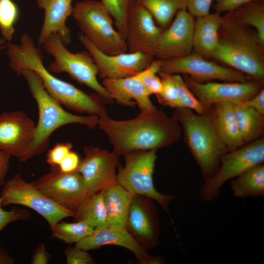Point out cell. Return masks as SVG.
I'll use <instances>...</instances> for the list:
<instances>
[{"label": "cell", "instance_id": "cell-1", "mask_svg": "<svg viewBox=\"0 0 264 264\" xmlns=\"http://www.w3.org/2000/svg\"><path fill=\"white\" fill-rule=\"evenodd\" d=\"M140 111L129 120H115L107 114L99 117L97 125L118 157L135 151L157 150L180 138L181 126L173 116L156 107Z\"/></svg>", "mask_w": 264, "mask_h": 264}, {"label": "cell", "instance_id": "cell-2", "mask_svg": "<svg viewBox=\"0 0 264 264\" xmlns=\"http://www.w3.org/2000/svg\"><path fill=\"white\" fill-rule=\"evenodd\" d=\"M6 48L11 69L18 75L25 69L35 72L48 93L61 105L98 117L107 114L105 103L97 93L87 94L57 78L44 66L42 52L26 32L22 35L19 44L8 43Z\"/></svg>", "mask_w": 264, "mask_h": 264}, {"label": "cell", "instance_id": "cell-3", "mask_svg": "<svg viewBox=\"0 0 264 264\" xmlns=\"http://www.w3.org/2000/svg\"><path fill=\"white\" fill-rule=\"evenodd\" d=\"M253 79L264 81V42L233 11L221 15L213 59Z\"/></svg>", "mask_w": 264, "mask_h": 264}, {"label": "cell", "instance_id": "cell-4", "mask_svg": "<svg viewBox=\"0 0 264 264\" xmlns=\"http://www.w3.org/2000/svg\"><path fill=\"white\" fill-rule=\"evenodd\" d=\"M173 116L183 131V139L198 166L203 181L217 172L222 156L228 150L218 135L207 114H199L193 110L175 108Z\"/></svg>", "mask_w": 264, "mask_h": 264}, {"label": "cell", "instance_id": "cell-5", "mask_svg": "<svg viewBox=\"0 0 264 264\" xmlns=\"http://www.w3.org/2000/svg\"><path fill=\"white\" fill-rule=\"evenodd\" d=\"M20 75L25 78L39 111L34 138L25 161L42 154L48 145L51 135L62 126L77 123L94 129L97 125L99 117L96 115H77L64 110L48 93L41 79L33 71L25 69Z\"/></svg>", "mask_w": 264, "mask_h": 264}, {"label": "cell", "instance_id": "cell-6", "mask_svg": "<svg viewBox=\"0 0 264 264\" xmlns=\"http://www.w3.org/2000/svg\"><path fill=\"white\" fill-rule=\"evenodd\" d=\"M71 16L85 37L102 52L113 55L127 51L125 39L114 28L113 18L101 0L77 2Z\"/></svg>", "mask_w": 264, "mask_h": 264}, {"label": "cell", "instance_id": "cell-7", "mask_svg": "<svg viewBox=\"0 0 264 264\" xmlns=\"http://www.w3.org/2000/svg\"><path fill=\"white\" fill-rule=\"evenodd\" d=\"M42 45L46 52L54 59L48 66L50 72H66L80 84L94 91L105 103H113L114 100L109 92L98 81L97 66L88 50L70 52L57 34L50 35Z\"/></svg>", "mask_w": 264, "mask_h": 264}, {"label": "cell", "instance_id": "cell-8", "mask_svg": "<svg viewBox=\"0 0 264 264\" xmlns=\"http://www.w3.org/2000/svg\"><path fill=\"white\" fill-rule=\"evenodd\" d=\"M156 151H135L124 155L125 164L124 167L118 166L117 182L132 195L144 196L156 201L168 212L170 202L176 196L162 194L155 188L153 173Z\"/></svg>", "mask_w": 264, "mask_h": 264}, {"label": "cell", "instance_id": "cell-9", "mask_svg": "<svg viewBox=\"0 0 264 264\" xmlns=\"http://www.w3.org/2000/svg\"><path fill=\"white\" fill-rule=\"evenodd\" d=\"M264 162V137L225 153L219 169L199 188L203 201H212L219 195L222 186L249 168Z\"/></svg>", "mask_w": 264, "mask_h": 264}, {"label": "cell", "instance_id": "cell-10", "mask_svg": "<svg viewBox=\"0 0 264 264\" xmlns=\"http://www.w3.org/2000/svg\"><path fill=\"white\" fill-rule=\"evenodd\" d=\"M1 205L18 204L28 207L42 216L50 226L67 218H76L75 211L66 208L44 195L33 184L18 174L2 186Z\"/></svg>", "mask_w": 264, "mask_h": 264}, {"label": "cell", "instance_id": "cell-11", "mask_svg": "<svg viewBox=\"0 0 264 264\" xmlns=\"http://www.w3.org/2000/svg\"><path fill=\"white\" fill-rule=\"evenodd\" d=\"M159 72L169 74H185L201 83L216 80L245 82L254 79L235 69L212 62L193 52L182 57L161 60Z\"/></svg>", "mask_w": 264, "mask_h": 264}, {"label": "cell", "instance_id": "cell-12", "mask_svg": "<svg viewBox=\"0 0 264 264\" xmlns=\"http://www.w3.org/2000/svg\"><path fill=\"white\" fill-rule=\"evenodd\" d=\"M44 195L58 204L76 212L91 195L77 171L64 173L58 167L32 182Z\"/></svg>", "mask_w": 264, "mask_h": 264}, {"label": "cell", "instance_id": "cell-13", "mask_svg": "<svg viewBox=\"0 0 264 264\" xmlns=\"http://www.w3.org/2000/svg\"><path fill=\"white\" fill-rule=\"evenodd\" d=\"M186 85L200 103L208 110L222 102L237 103L247 100L264 88V81L252 79L245 82L198 83L189 76L181 75Z\"/></svg>", "mask_w": 264, "mask_h": 264}, {"label": "cell", "instance_id": "cell-14", "mask_svg": "<svg viewBox=\"0 0 264 264\" xmlns=\"http://www.w3.org/2000/svg\"><path fill=\"white\" fill-rule=\"evenodd\" d=\"M77 37L90 54L97 66L98 75L103 79H116L135 75L146 68L154 58L139 52L108 55L95 47L82 32L77 34Z\"/></svg>", "mask_w": 264, "mask_h": 264}, {"label": "cell", "instance_id": "cell-15", "mask_svg": "<svg viewBox=\"0 0 264 264\" xmlns=\"http://www.w3.org/2000/svg\"><path fill=\"white\" fill-rule=\"evenodd\" d=\"M36 125L23 111L17 110L0 114V150L22 162L33 143Z\"/></svg>", "mask_w": 264, "mask_h": 264}, {"label": "cell", "instance_id": "cell-16", "mask_svg": "<svg viewBox=\"0 0 264 264\" xmlns=\"http://www.w3.org/2000/svg\"><path fill=\"white\" fill-rule=\"evenodd\" d=\"M162 29L152 15L136 0L127 18L126 43L129 52H139L155 57Z\"/></svg>", "mask_w": 264, "mask_h": 264}, {"label": "cell", "instance_id": "cell-17", "mask_svg": "<svg viewBox=\"0 0 264 264\" xmlns=\"http://www.w3.org/2000/svg\"><path fill=\"white\" fill-rule=\"evenodd\" d=\"M85 157L77 171L82 176L90 195L117 183L116 168L118 156L112 152L92 146L84 148Z\"/></svg>", "mask_w": 264, "mask_h": 264}, {"label": "cell", "instance_id": "cell-18", "mask_svg": "<svg viewBox=\"0 0 264 264\" xmlns=\"http://www.w3.org/2000/svg\"><path fill=\"white\" fill-rule=\"evenodd\" d=\"M126 229L146 249L158 245L160 221L152 199L142 195H132L127 219Z\"/></svg>", "mask_w": 264, "mask_h": 264}, {"label": "cell", "instance_id": "cell-19", "mask_svg": "<svg viewBox=\"0 0 264 264\" xmlns=\"http://www.w3.org/2000/svg\"><path fill=\"white\" fill-rule=\"evenodd\" d=\"M195 20L186 9L178 11L170 25L162 30L155 57L163 60L192 53Z\"/></svg>", "mask_w": 264, "mask_h": 264}, {"label": "cell", "instance_id": "cell-20", "mask_svg": "<svg viewBox=\"0 0 264 264\" xmlns=\"http://www.w3.org/2000/svg\"><path fill=\"white\" fill-rule=\"evenodd\" d=\"M111 244L124 247L135 256L140 264H155L156 256H150L147 249L142 246L125 228L110 226L94 228L93 232L79 242L75 246L88 251Z\"/></svg>", "mask_w": 264, "mask_h": 264}, {"label": "cell", "instance_id": "cell-21", "mask_svg": "<svg viewBox=\"0 0 264 264\" xmlns=\"http://www.w3.org/2000/svg\"><path fill=\"white\" fill-rule=\"evenodd\" d=\"M74 0H36L38 6L44 10V22L38 44L42 45L51 34H57L65 46L71 42V32L66 24L71 16L72 3Z\"/></svg>", "mask_w": 264, "mask_h": 264}, {"label": "cell", "instance_id": "cell-22", "mask_svg": "<svg viewBox=\"0 0 264 264\" xmlns=\"http://www.w3.org/2000/svg\"><path fill=\"white\" fill-rule=\"evenodd\" d=\"M113 99L123 106L133 107L136 104L140 111L154 109L150 94L137 77L103 79L102 84Z\"/></svg>", "mask_w": 264, "mask_h": 264}, {"label": "cell", "instance_id": "cell-23", "mask_svg": "<svg viewBox=\"0 0 264 264\" xmlns=\"http://www.w3.org/2000/svg\"><path fill=\"white\" fill-rule=\"evenodd\" d=\"M210 118L220 138L228 152L245 144L237 124L234 103L222 102L211 106L206 113Z\"/></svg>", "mask_w": 264, "mask_h": 264}, {"label": "cell", "instance_id": "cell-24", "mask_svg": "<svg viewBox=\"0 0 264 264\" xmlns=\"http://www.w3.org/2000/svg\"><path fill=\"white\" fill-rule=\"evenodd\" d=\"M221 15L213 13L196 18L193 33V50L207 60L213 59L219 42V30Z\"/></svg>", "mask_w": 264, "mask_h": 264}, {"label": "cell", "instance_id": "cell-25", "mask_svg": "<svg viewBox=\"0 0 264 264\" xmlns=\"http://www.w3.org/2000/svg\"><path fill=\"white\" fill-rule=\"evenodd\" d=\"M107 226L126 229V221L132 194L117 182L102 190Z\"/></svg>", "mask_w": 264, "mask_h": 264}, {"label": "cell", "instance_id": "cell-26", "mask_svg": "<svg viewBox=\"0 0 264 264\" xmlns=\"http://www.w3.org/2000/svg\"><path fill=\"white\" fill-rule=\"evenodd\" d=\"M234 109L239 129L245 144L264 137V115L242 102L234 103Z\"/></svg>", "mask_w": 264, "mask_h": 264}, {"label": "cell", "instance_id": "cell-27", "mask_svg": "<svg viewBox=\"0 0 264 264\" xmlns=\"http://www.w3.org/2000/svg\"><path fill=\"white\" fill-rule=\"evenodd\" d=\"M230 188L235 197L264 196V165L254 166L230 180Z\"/></svg>", "mask_w": 264, "mask_h": 264}, {"label": "cell", "instance_id": "cell-28", "mask_svg": "<svg viewBox=\"0 0 264 264\" xmlns=\"http://www.w3.org/2000/svg\"><path fill=\"white\" fill-rule=\"evenodd\" d=\"M153 16L157 25L166 29L177 12L187 9V0H136Z\"/></svg>", "mask_w": 264, "mask_h": 264}, {"label": "cell", "instance_id": "cell-29", "mask_svg": "<svg viewBox=\"0 0 264 264\" xmlns=\"http://www.w3.org/2000/svg\"><path fill=\"white\" fill-rule=\"evenodd\" d=\"M76 212L77 221H85L94 228L107 226V213L102 190L91 195Z\"/></svg>", "mask_w": 264, "mask_h": 264}, {"label": "cell", "instance_id": "cell-30", "mask_svg": "<svg viewBox=\"0 0 264 264\" xmlns=\"http://www.w3.org/2000/svg\"><path fill=\"white\" fill-rule=\"evenodd\" d=\"M242 23L256 30L264 42V2L255 0L244 4L232 11Z\"/></svg>", "mask_w": 264, "mask_h": 264}, {"label": "cell", "instance_id": "cell-31", "mask_svg": "<svg viewBox=\"0 0 264 264\" xmlns=\"http://www.w3.org/2000/svg\"><path fill=\"white\" fill-rule=\"evenodd\" d=\"M50 227L52 237L69 244L79 242L90 234L94 229L81 220L73 223L59 221Z\"/></svg>", "mask_w": 264, "mask_h": 264}, {"label": "cell", "instance_id": "cell-32", "mask_svg": "<svg viewBox=\"0 0 264 264\" xmlns=\"http://www.w3.org/2000/svg\"><path fill=\"white\" fill-rule=\"evenodd\" d=\"M19 17L18 7L13 0H0V31L6 41H12Z\"/></svg>", "mask_w": 264, "mask_h": 264}, {"label": "cell", "instance_id": "cell-33", "mask_svg": "<svg viewBox=\"0 0 264 264\" xmlns=\"http://www.w3.org/2000/svg\"><path fill=\"white\" fill-rule=\"evenodd\" d=\"M136 0H101L114 20L116 30L125 39L127 18L130 8Z\"/></svg>", "mask_w": 264, "mask_h": 264}, {"label": "cell", "instance_id": "cell-34", "mask_svg": "<svg viewBox=\"0 0 264 264\" xmlns=\"http://www.w3.org/2000/svg\"><path fill=\"white\" fill-rule=\"evenodd\" d=\"M168 74L177 88L181 107L191 109L199 114H206L207 110L189 89L182 76L178 74Z\"/></svg>", "mask_w": 264, "mask_h": 264}, {"label": "cell", "instance_id": "cell-35", "mask_svg": "<svg viewBox=\"0 0 264 264\" xmlns=\"http://www.w3.org/2000/svg\"><path fill=\"white\" fill-rule=\"evenodd\" d=\"M160 67L161 60H153L146 68L136 75L150 95H156L161 91L162 82L158 74Z\"/></svg>", "mask_w": 264, "mask_h": 264}, {"label": "cell", "instance_id": "cell-36", "mask_svg": "<svg viewBox=\"0 0 264 264\" xmlns=\"http://www.w3.org/2000/svg\"><path fill=\"white\" fill-rule=\"evenodd\" d=\"M158 74L162 82L161 91L156 95L158 102L174 109L181 107L177 88L168 74L162 72H159Z\"/></svg>", "mask_w": 264, "mask_h": 264}, {"label": "cell", "instance_id": "cell-37", "mask_svg": "<svg viewBox=\"0 0 264 264\" xmlns=\"http://www.w3.org/2000/svg\"><path fill=\"white\" fill-rule=\"evenodd\" d=\"M0 197V232L10 223L20 220L29 218V212L24 208H14L10 211L3 209Z\"/></svg>", "mask_w": 264, "mask_h": 264}, {"label": "cell", "instance_id": "cell-38", "mask_svg": "<svg viewBox=\"0 0 264 264\" xmlns=\"http://www.w3.org/2000/svg\"><path fill=\"white\" fill-rule=\"evenodd\" d=\"M72 144L70 142L57 143L48 150L46 162L52 167H58L65 156L71 151Z\"/></svg>", "mask_w": 264, "mask_h": 264}, {"label": "cell", "instance_id": "cell-39", "mask_svg": "<svg viewBox=\"0 0 264 264\" xmlns=\"http://www.w3.org/2000/svg\"><path fill=\"white\" fill-rule=\"evenodd\" d=\"M67 264H93L95 261L91 255L83 249L68 247L64 251Z\"/></svg>", "mask_w": 264, "mask_h": 264}, {"label": "cell", "instance_id": "cell-40", "mask_svg": "<svg viewBox=\"0 0 264 264\" xmlns=\"http://www.w3.org/2000/svg\"><path fill=\"white\" fill-rule=\"evenodd\" d=\"M214 0H187V10L194 17H199L210 13Z\"/></svg>", "mask_w": 264, "mask_h": 264}, {"label": "cell", "instance_id": "cell-41", "mask_svg": "<svg viewBox=\"0 0 264 264\" xmlns=\"http://www.w3.org/2000/svg\"><path fill=\"white\" fill-rule=\"evenodd\" d=\"M80 161L79 155L71 151L63 159L58 167L62 172L72 173L77 170Z\"/></svg>", "mask_w": 264, "mask_h": 264}, {"label": "cell", "instance_id": "cell-42", "mask_svg": "<svg viewBox=\"0 0 264 264\" xmlns=\"http://www.w3.org/2000/svg\"><path fill=\"white\" fill-rule=\"evenodd\" d=\"M255 0H216L215 12L221 13L232 11L238 7Z\"/></svg>", "mask_w": 264, "mask_h": 264}, {"label": "cell", "instance_id": "cell-43", "mask_svg": "<svg viewBox=\"0 0 264 264\" xmlns=\"http://www.w3.org/2000/svg\"><path fill=\"white\" fill-rule=\"evenodd\" d=\"M242 102L248 107L264 115V88L254 96Z\"/></svg>", "mask_w": 264, "mask_h": 264}, {"label": "cell", "instance_id": "cell-44", "mask_svg": "<svg viewBox=\"0 0 264 264\" xmlns=\"http://www.w3.org/2000/svg\"><path fill=\"white\" fill-rule=\"evenodd\" d=\"M51 257L47 252L45 246L44 244H40L33 252L31 264H46Z\"/></svg>", "mask_w": 264, "mask_h": 264}, {"label": "cell", "instance_id": "cell-45", "mask_svg": "<svg viewBox=\"0 0 264 264\" xmlns=\"http://www.w3.org/2000/svg\"><path fill=\"white\" fill-rule=\"evenodd\" d=\"M11 156L0 150V187L5 182V178L9 168V160Z\"/></svg>", "mask_w": 264, "mask_h": 264}, {"label": "cell", "instance_id": "cell-46", "mask_svg": "<svg viewBox=\"0 0 264 264\" xmlns=\"http://www.w3.org/2000/svg\"><path fill=\"white\" fill-rule=\"evenodd\" d=\"M14 259L0 246V264H12Z\"/></svg>", "mask_w": 264, "mask_h": 264}, {"label": "cell", "instance_id": "cell-47", "mask_svg": "<svg viewBox=\"0 0 264 264\" xmlns=\"http://www.w3.org/2000/svg\"><path fill=\"white\" fill-rule=\"evenodd\" d=\"M6 40L2 38H0V50L6 48V45H4Z\"/></svg>", "mask_w": 264, "mask_h": 264}]
</instances>
